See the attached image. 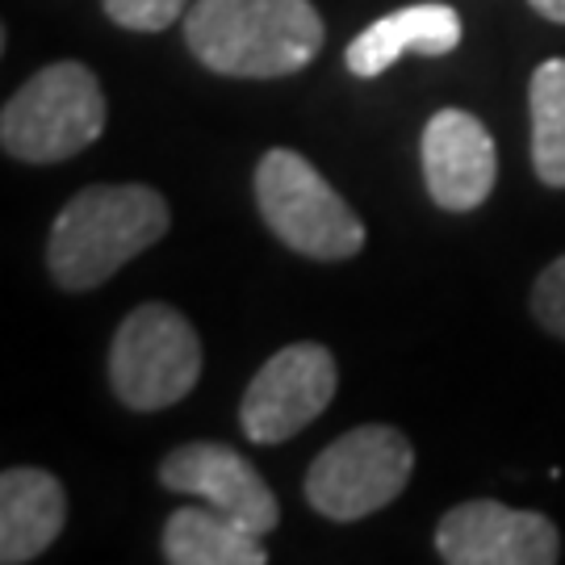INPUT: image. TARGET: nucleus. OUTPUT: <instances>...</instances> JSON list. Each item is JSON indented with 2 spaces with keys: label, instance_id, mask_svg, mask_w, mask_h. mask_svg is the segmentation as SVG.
Returning a JSON list of instances; mask_svg holds the SVG:
<instances>
[{
  "label": "nucleus",
  "instance_id": "nucleus-1",
  "mask_svg": "<svg viewBox=\"0 0 565 565\" xmlns=\"http://www.w3.org/2000/svg\"><path fill=\"white\" fill-rule=\"evenodd\" d=\"M323 18L310 0H193L184 46L193 60L235 81H277L319 60Z\"/></svg>",
  "mask_w": 565,
  "mask_h": 565
},
{
  "label": "nucleus",
  "instance_id": "nucleus-2",
  "mask_svg": "<svg viewBox=\"0 0 565 565\" xmlns=\"http://www.w3.org/2000/svg\"><path fill=\"white\" fill-rule=\"evenodd\" d=\"M172 210L151 184H88L55 214L46 273L67 294L105 285L168 235Z\"/></svg>",
  "mask_w": 565,
  "mask_h": 565
},
{
  "label": "nucleus",
  "instance_id": "nucleus-3",
  "mask_svg": "<svg viewBox=\"0 0 565 565\" xmlns=\"http://www.w3.org/2000/svg\"><path fill=\"white\" fill-rule=\"evenodd\" d=\"M109 105L93 67L60 60L39 67L0 114V147L21 163H63L102 139Z\"/></svg>",
  "mask_w": 565,
  "mask_h": 565
},
{
  "label": "nucleus",
  "instance_id": "nucleus-4",
  "mask_svg": "<svg viewBox=\"0 0 565 565\" xmlns=\"http://www.w3.org/2000/svg\"><path fill=\"white\" fill-rule=\"evenodd\" d=\"M256 205L268 231L298 256L348 260L364 247L356 210L327 184L315 163L289 147H273L256 163Z\"/></svg>",
  "mask_w": 565,
  "mask_h": 565
},
{
  "label": "nucleus",
  "instance_id": "nucleus-5",
  "mask_svg": "<svg viewBox=\"0 0 565 565\" xmlns=\"http://www.w3.org/2000/svg\"><path fill=\"white\" fill-rule=\"evenodd\" d=\"M202 377L198 327L177 306H135L109 343V385L130 411H168L193 394Z\"/></svg>",
  "mask_w": 565,
  "mask_h": 565
},
{
  "label": "nucleus",
  "instance_id": "nucleus-6",
  "mask_svg": "<svg viewBox=\"0 0 565 565\" xmlns=\"http://www.w3.org/2000/svg\"><path fill=\"white\" fill-rule=\"evenodd\" d=\"M411 473H415V448L398 427H352L310 461L306 503L335 524H352L394 503L411 482Z\"/></svg>",
  "mask_w": 565,
  "mask_h": 565
},
{
  "label": "nucleus",
  "instance_id": "nucleus-7",
  "mask_svg": "<svg viewBox=\"0 0 565 565\" xmlns=\"http://www.w3.org/2000/svg\"><path fill=\"white\" fill-rule=\"evenodd\" d=\"M340 385L335 356L323 343H289L260 364L239 403V427L252 445H281L323 415Z\"/></svg>",
  "mask_w": 565,
  "mask_h": 565
},
{
  "label": "nucleus",
  "instance_id": "nucleus-8",
  "mask_svg": "<svg viewBox=\"0 0 565 565\" xmlns=\"http://www.w3.org/2000/svg\"><path fill=\"white\" fill-rule=\"evenodd\" d=\"M436 553L448 565H553L562 557V532L541 511L469 499L445 511Z\"/></svg>",
  "mask_w": 565,
  "mask_h": 565
},
{
  "label": "nucleus",
  "instance_id": "nucleus-9",
  "mask_svg": "<svg viewBox=\"0 0 565 565\" xmlns=\"http://www.w3.org/2000/svg\"><path fill=\"white\" fill-rule=\"evenodd\" d=\"M160 482L177 494H193L205 507L223 511L226 520L239 527L268 536L281 524V503L268 490L260 473L235 448L214 445V440H193V445L172 448L160 461Z\"/></svg>",
  "mask_w": 565,
  "mask_h": 565
},
{
  "label": "nucleus",
  "instance_id": "nucleus-10",
  "mask_svg": "<svg viewBox=\"0 0 565 565\" xmlns=\"http://www.w3.org/2000/svg\"><path fill=\"white\" fill-rule=\"evenodd\" d=\"M424 181L427 198L448 214H469L486 205L499 181V151L482 121L469 109H440L424 126Z\"/></svg>",
  "mask_w": 565,
  "mask_h": 565
},
{
  "label": "nucleus",
  "instance_id": "nucleus-11",
  "mask_svg": "<svg viewBox=\"0 0 565 565\" xmlns=\"http://www.w3.org/2000/svg\"><path fill=\"white\" fill-rule=\"evenodd\" d=\"M461 46V18L448 4H406L364 25L356 39L348 42V72L361 81H377L385 67L403 60L406 51L415 55H448Z\"/></svg>",
  "mask_w": 565,
  "mask_h": 565
},
{
  "label": "nucleus",
  "instance_id": "nucleus-12",
  "mask_svg": "<svg viewBox=\"0 0 565 565\" xmlns=\"http://www.w3.org/2000/svg\"><path fill=\"white\" fill-rule=\"evenodd\" d=\"M67 524V494L46 469H4L0 478V562L25 565L55 545Z\"/></svg>",
  "mask_w": 565,
  "mask_h": 565
},
{
  "label": "nucleus",
  "instance_id": "nucleus-13",
  "mask_svg": "<svg viewBox=\"0 0 565 565\" xmlns=\"http://www.w3.org/2000/svg\"><path fill=\"white\" fill-rule=\"evenodd\" d=\"M163 562L172 565H264L260 536L226 520L214 507H181L168 515L160 536Z\"/></svg>",
  "mask_w": 565,
  "mask_h": 565
},
{
  "label": "nucleus",
  "instance_id": "nucleus-14",
  "mask_svg": "<svg viewBox=\"0 0 565 565\" xmlns=\"http://www.w3.org/2000/svg\"><path fill=\"white\" fill-rule=\"evenodd\" d=\"M532 168L541 184L565 189V60H545L527 84Z\"/></svg>",
  "mask_w": 565,
  "mask_h": 565
},
{
  "label": "nucleus",
  "instance_id": "nucleus-15",
  "mask_svg": "<svg viewBox=\"0 0 565 565\" xmlns=\"http://www.w3.org/2000/svg\"><path fill=\"white\" fill-rule=\"evenodd\" d=\"M193 0H105V13L121 30L135 34H160L172 21H181L189 13Z\"/></svg>",
  "mask_w": 565,
  "mask_h": 565
},
{
  "label": "nucleus",
  "instance_id": "nucleus-16",
  "mask_svg": "<svg viewBox=\"0 0 565 565\" xmlns=\"http://www.w3.org/2000/svg\"><path fill=\"white\" fill-rule=\"evenodd\" d=\"M532 315L548 335L565 340V256H557L532 285Z\"/></svg>",
  "mask_w": 565,
  "mask_h": 565
},
{
  "label": "nucleus",
  "instance_id": "nucleus-17",
  "mask_svg": "<svg viewBox=\"0 0 565 565\" xmlns=\"http://www.w3.org/2000/svg\"><path fill=\"white\" fill-rule=\"evenodd\" d=\"M527 4H532V9L541 13V18L562 21V25H565V0H527Z\"/></svg>",
  "mask_w": 565,
  "mask_h": 565
}]
</instances>
